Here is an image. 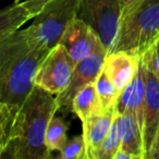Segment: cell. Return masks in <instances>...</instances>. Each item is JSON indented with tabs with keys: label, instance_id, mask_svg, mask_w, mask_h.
Instances as JSON below:
<instances>
[{
	"label": "cell",
	"instance_id": "cell-11",
	"mask_svg": "<svg viewBox=\"0 0 159 159\" xmlns=\"http://www.w3.org/2000/svg\"><path fill=\"white\" fill-rule=\"evenodd\" d=\"M141 56L129 51H112L107 53L102 70L112 83L123 91L134 79L139 69Z\"/></svg>",
	"mask_w": 159,
	"mask_h": 159
},
{
	"label": "cell",
	"instance_id": "cell-4",
	"mask_svg": "<svg viewBox=\"0 0 159 159\" xmlns=\"http://www.w3.org/2000/svg\"><path fill=\"white\" fill-rule=\"evenodd\" d=\"M81 0H52L24 30L31 39L52 48L59 44L63 32L77 16Z\"/></svg>",
	"mask_w": 159,
	"mask_h": 159
},
{
	"label": "cell",
	"instance_id": "cell-5",
	"mask_svg": "<svg viewBox=\"0 0 159 159\" xmlns=\"http://www.w3.org/2000/svg\"><path fill=\"white\" fill-rule=\"evenodd\" d=\"M77 18L95 30L107 53L111 52L121 20L119 0H81Z\"/></svg>",
	"mask_w": 159,
	"mask_h": 159
},
{
	"label": "cell",
	"instance_id": "cell-16",
	"mask_svg": "<svg viewBox=\"0 0 159 159\" xmlns=\"http://www.w3.org/2000/svg\"><path fill=\"white\" fill-rule=\"evenodd\" d=\"M95 86L102 111L116 108V104H117L121 91L113 84L112 81L109 79L104 70L96 79Z\"/></svg>",
	"mask_w": 159,
	"mask_h": 159
},
{
	"label": "cell",
	"instance_id": "cell-10",
	"mask_svg": "<svg viewBox=\"0 0 159 159\" xmlns=\"http://www.w3.org/2000/svg\"><path fill=\"white\" fill-rule=\"evenodd\" d=\"M52 0H14L0 13V39L19 31L23 24L38 16Z\"/></svg>",
	"mask_w": 159,
	"mask_h": 159
},
{
	"label": "cell",
	"instance_id": "cell-8",
	"mask_svg": "<svg viewBox=\"0 0 159 159\" xmlns=\"http://www.w3.org/2000/svg\"><path fill=\"white\" fill-rule=\"evenodd\" d=\"M59 44L64 47L74 64L95 51L100 49L106 50L95 30L77 16L66 26Z\"/></svg>",
	"mask_w": 159,
	"mask_h": 159
},
{
	"label": "cell",
	"instance_id": "cell-18",
	"mask_svg": "<svg viewBox=\"0 0 159 159\" xmlns=\"http://www.w3.org/2000/svg\"><path fill=\"white\" fill-rule=\"evenodd\" d=\"M19 109L0 104V152H2L9 144Z\"/></svg>",
	"mask_w": 159,
	"mask_h": 159
},
{
	"label": "cell",
	"instance_id": "cell-3",
	"mask_svg": "<svg viewBox=\"0 0 159 159\" xmlns=\"http://www.w3.org/2000/svg\"><path fill=\"white\" fill-rule=\"evenodd\" d=\"M158 40L159 0H139L120 22L111 52L129 51L142 56Z\"/></svg>",
	"mask_w": 159,
	"mask_h": 159
},
{
	"label": "cell",
	"instance_id": "cell-1",
	"mask_svg": "<svg viewBox=\"0 0 159 159\" xmlns=\"http://www.w3.org/2000/svg\"><path fill=\"white\" fill-rule=\"evenodd\" d=\"M50 48L24 30L0 39V104L20 108L35 87V75Z\"/></svg>",
	"mask_w": 159,
	"mask_h": 159
},
{
	"label": "cell",
	"instance_id": "cell-20",
	"mask_svg": "<svg viewBox=\"0 0 159 159\" xmlns=\"http://www.w3.org/2000/svg\"><path fill=\"white\" fill-rule=\"evenodd\" d=\"M59 158L62 159H87L86 145L83 135H77L66 142L60 152Z\"/></svg>",
	"mask_w": 159,
	"mask_h": 159
},
{
	"label": "cell",
	"instance_id": "cell-12",
	"mask_svg": "<svg viewBox=\"0 0 159 159\" xmlns=\"http://www.w3.org/2000/svg\"><path fill=\"white\" fill-rule=\"evenodd\" d=\"M144 104H145V79H144L143 60H139V69L132 82L120 93L116 104V113L131 112L137 120L143 131Z\"/></svg>",
	"mask_w": 159,
	"mask_h": 159
},
{
	"label": "cell",
	"instance_id": "cell-2",
	"mask_svg": "<svg viewBox=\"0 0 159 159\" xmlns=\"http://www.w3.org/2000/svg\"><path fill=\"white\" fill-rule=\"evenodd\" d=\"M58 111L53 94L35 86L20 107L11 139L2 150V158L48 159L50 149L46 144V131L51 117Z\"/></svg>",
	"mask_w": 159,
	"mask_h": 159
},
{
	"label": "cell",
	"instance_id": "cell-23",
	"mask_svg": "<svg viewBox=\"0 0 159 159\" xmlns=\"http://www.w3.org/2000/svg\"><path fill=\"white\" fill-rule=\"evenodd\" d=\"M148 159H159V129H158V132H157L155 143L152 145V152H150Z\"/></svg>",
	"mask_w": 159,
	"mask_h": 159
},
{
	"label": "cell",
	"instance_id": "cell-22",
	"mask_svg": "<svg viewBox=\"0 0 159 159\" xmlns=\"http://www.w3.org/2000/svg\"><path fill=\"white\" fill-rule=\"evenodd\" d=\"M119 1L120 8H121V20H123L139 0H119ZM121 20H120V22H121Z\"/></svg>",
	"mask_w": 159,
	"mask_h": 159
},
{
	"label": "cell",
	"instance_id": "cell-9",
	"mask_svg": "<svg viewBox=\"0 0 159 159\" xmlns=\"http://www.w3.org/2000/svg\"><path fill=\"white\" fill-rule=\"evenodd\" d=\"M143 66L145 79L143 137L146 159H148L159 129V79L144 60Z\"/></svg>",
	"mask_w": 159,
	"mask_h": 159
},
{
	"label": "cell",
	"instance_id": "cell-14",
	"mask_svg": "<svg viewBox=\"0 0 159 159\" xmlns=\"http://www.w3.org/2000/svg\"><path fill=\"white\" fill-rule=\"evenodd\" d=\"M117 118L121 139L120 149L129 152L135 159H146L143 131L135 117L126 111L122 115L117 113Z\"/></svg>",
	"mask_w": 159,
	"mask_h": 159
},
{
	"label": "cell",
	"instance_id": "cell-24",
	"mask_svg": "<svg viewBox=\"0 0 159 159\" xmlns=\"http://www.w3.org/2000/svg\"><path fill=\"white\" fill-rule=\"evenodd\" d=\"M113 159H135V158L132 155L129 154V152H124V150H122V149H119L117 154L115 155Z\"/></svg>",
	"mask_w": 159,
	"mask_h": 159
},
{
	"label": "cell",
	"instance_id": "cell-21",
	"mask_svg": "<svg viewBox=\"0 0 159 159\" xmlns=\"http://www.w3.org/2000/svg\"><path fill=\"white\" fill-rule=\"evenodd\" d=\"M142 58L152 68V70L159 79V40L144 55H142Z\"/></svg>",
	"mask_w": 159,
	"mask_h": 159
},
{
	"label": "cell",
	"instance_id": "cell-15",
	"mask_svg": "<svg viewBox=\"0 0 159 159\" xmlns=\"http://www.w3.org/2000/svg\"><path fill=\"white\" fill-rule=\"evenodd\" d=\"M72 111L82 122L92 116L102 112L96 92L95 82L85 85L75 94L72 102Z\"/></svg>",
	"mask_w": 159,
	"mask_h": 159
},
{
	"label": "cell",
	"instance_id": "cell-6",
	"mask_svg": "<svg viewBox=\"0 0 159 159\" xmlns=\"http://www.w3.org/2000/svg\"><path fill=\"white\" fill-rule=\"evenodd\" d=\"M75 64L62 45L50 49L40 62L35 75V86L58 95L69 86Z\"/></svg>",
	"mask_w": 159,
	"mask_h": 159
},
{
	"label": "cell",
	"instance_id": "cell-17",
	"mask_svg": "<svg viewBox=\"0 0 159 159\" xmlns=\"http://www.w3.org/2000/svg\"><path fill=\"white\" fill-rule=\"evenodd\" d=\"M66 130L68 125L63 119L53 115L46 131V144L50 152H61L62 148L66 146L68 142Z\"/></svg>",
	"mask_w": 159,
	"mask_h": 159
},
{
	"label": "cell",
	"instance_id": "cell-13",
	"mask_svg": "<svg viewBox=\"0 0 159 159\" xmlns=\"http://www.w3.org/2000/svg\"><path fill=\"white\" fill-rule=\"evenodd\" d=\"M116 117V108L94 115L83 122V136L87 159H97V152Z\"/></svg>",
	"mask_w": 159,
	"mask_h": 159
},
{
	"label": "cell",
	"instance_id": "cell-7",
	"mask_svg": "<svg viewBox=\"0 0 159 159\" xmlns=\"http://www.w3.org/2000/svg\"><path fill=\"white\" fill-rule=\"evenodd\" d=\"M107 51L105 49H100L75 64L69 86L56 96L58 110L63 112L72 110V102L75 94L85 85L95 82L102 71Z\"/></svg>",
	"mask_w": 159,
	"mask_h": 159
},
{
	"label": "cell",
	"instance_id": "cell-19",
	"mask_svg": "<svg viewBox=\"0 0 159 159\" xmlns=\"http://www.w3.org/2000/svg\"><path fill=\"white\" fill-rule=\"evenodd\" d=\"M121 148V139H120L119 128H118V118L117 113L111 124L107 136L99 147L97 152V159H113L118 150Z\"/></svg>",
	"mask_w": 159,
	"mask_h": 159
}]
</instances>
